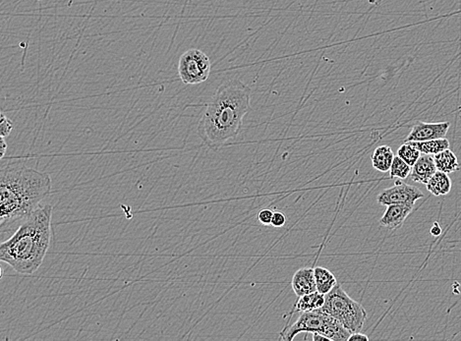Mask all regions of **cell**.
Instances as JSON below:
<instances>
[{
	"mask_svg": "<svg viewBox=\"0 0 461 341\" xmlns=\"http://www.w3.org/2000/svg\"><path fill=\"white\" fill-rule=\"evenodd\" d=\"M252 90L238 79L219 85L198 125V134L207 147L217 150L235 139L251 109Z\"/></svg>",
	"mask_w": 461,
	"mask_h": 341,
	"instance_id": "1",
	"label": "cell"
},
{
	"mask_svg": "<svg viewBox=\"0 0 461 341\" xmlns=\"http://www.w3.org/2000/svg\"><path fill=\"white\" fill-rule=\"evenodd\" d=\"M49 174L22 164H6L0 170V228L22 223L52 192Z\"/></svg>",
	"mask_w": 461,
	"mask_h": 341,
	"instance_id": "2",
	"label": "cell"
},
{
	"mask_svg": "<svg viewBox=\"0 0 461 341\" xmlns=\"http://www.w3.org/2000/svg\"><path fill=\"white\" fill-rule=\"evenodd\" d=\"M52 212V205L40 206L0 245V260L16 273L30 276L44 263L54 235Z\"/></svg>",
	"mask_w": 461,
	"mask_h": 341,
	"instance_id": "3",
	"label": "cell"
},
{
	"mask_svg": "<svg viewBox=\"0 0 461 341\" xmlns=\"http://www.w3.org/2000/svg\"><path fill=\"white\" fill-rule=\"evenodd\" d=\"M319 333L329 341H348L351 333L341 322L327 314L322 309L316 311L302 312L295 324L286 326L279 333L281 340L291 341L300 333Z\"/></svg>",
	"mask_w": 461,
	"mask_h": 341,
	"instance_id": "4",
	"label": "cell"
},
{
	"mask_svg": "<svg viewBox=\"0 0 461 341\" xmlns=\"http://www.w3.org/2000/svg\"><path fill=\"white\" fill-rule=\"evenodd\" d=\"M322 310L341 322L351 335L361 331L367 319L364 307L353 300L339 283L326 294Z\"/></svg>",
	"mask_w": 461,
	"mask_h": 341,
	"instance_id": "5",
	"label": "cell"
},
{
	"mask_svg": "<svg viewBox=\"0 0 461 341\" xmlns=\"http://www.w3.org/2000/svg\"><path fill=\"white\" fill-rule=\"evenodd\" d=\"M211 70V59L200 49H188L179 58V77L185 85H198L205 82L209 79Z\"/></svg>",
	"mask_w": 461,
	"mask_h": 341,
	"instance_id": "6",
	"label": "cell"
},
{
	"mask_svg": "<svg viewBox=\"0 0 461 341\" xmlns=\"http://www.w3.org/2000/svg\"><path fill=\"white\" fill-rule=\"evenodd\" d=\"M424 197L421 190L415 186L406 184V183L396 181L393 187L382 191L377 197V202L382 206H391V205H407L415 206L418 200Z\"/></svg>",
	"mask_w": 461,
	"mask_h": 341,
	"instance_id": "7",
	"label": "cell"
},
{
	"mask_svg": "<svg viewBox=\"0 0 461 341\" xmlns=\"http://www.w3.org/2000/svg\"><path fill=\"white\" fill-rule=\"evenodd\" d=\"M451 127L450 122L426 123L418 121L413 126L412 131L405 142H423L435 139H443L448 134Z\"/></svg>",
	"mask_w": 461,
	"mask_h": 341,
	"instance_id": "8",
	"label": "cell"
},
{
	"mask_svg": "<svg viewBox=\"0 0 461 341\" xmlns=\"http://www.w3.org/2000/svg\"><path fill=\"white\" fill-rule=\"evenodd\" d=\"M413 206L407 205H391L380 219V224L389 230H396L403 226L405 219L412 214Z\"/></svg>",
	"mask_w": 461,
	"mask_h": 341,
	"instance_id": "9",
	"label": "cell"
},
{
	"mask_svg": "<svg viewBox=\"0 0 461 341\" xmlns=\"http://www.w3.org/2000/svg\"><path fill=\"white\" fill-rule=\"evenodd\" d=\"M291 285L298 297L317 291L314 269L311 267H305L298 269L293 276Z\"/></svg>",
	"mask_w": 461,
	"mask_h": 341,
	"instance_id": "10",
	"label": "cell"
},
{
	"mask_svg": "<svg viewBox=\"0 0 461 341\" xmlns=\"http://www.w3.org/2000/svg\"><path fill=\"white\" fill-rule=\"evenodd\" d=\"M437 171L438 169L435 164L434 157H432L431 154H422L416 164L412 166L410 176L414 182L426 185Z\"/></svg>",
	"mask_w": 461,
	"mask_h": 341,
	"instance_id": "11",
	"label": "cell"
},
{
	"mask_svg": "<svg viewBox=\"0 0 461 341\" xmlns=\"http://www.w3.org/2000/svg\"><path fill=\"white\" fill-rule=\"evenodd\" d=\"M395 154L388 145H379L372 154L373 168L380 173H388L393 164Z\"/></svg>",
	"mask_w": 461,
	"mask_h": 341,
	"instance_id": "12",
	"label": "cell"
},
{
	"mask_svg": "<svg viewBox=\"0 0 461 341\" xmlns=\"http://www.w3.org/2000/svg\"><path fill=\"white\" fill-rule=\"evenodd\" d=\"M326 300V295L315 291V292L309 293V294L302 295L298 298L296 304L295 305V311L296 312H311L316 311V310L322 309Z\"/></svg>",
	"mask_w": 461,
	"mask_h": 341,
	"instance_id": "13",
	"label": "cell"
},
{
	"mask_svg": "<svg viewBox=\"0 0 461 341\" xmlns=\"http://www.w3.org/2000/svg\"><path fill=\"white\" fill-rule=\"evenodd\" d=\"M426 187L435 196H445L451 192L453 183L448 173L438 170L428 181Z\"/></svg>",
	"mask_w": 461,
	"mask_h": 341,
	"instance_id": "14",
	"label": "cell"
},
{
	"mask_svg": "<svg viewBox=\"0 0 461 341\" xmlns=\"http://www.w3.org/2000/svg\"><path fill=\"white\" fill-rule=\"evenodd\" d=\"M314 271L318 292L324 295L328 294L329 291L333 290L334 286L338 285V280L329 269L324 267H317Z\"/></svg>",
	"mask_w": 461,
	"mask_h": 341,
	"instance_id": "15",
	"label": "cell"
},
{
	"mask_svg": "<svg viewBox=\"0 0 461 341\" xmlns=\"http://www.w3.org/2000/svg\"><path fill=\"white\" fill-rule=\"evenodd\" d=\"M434 159L437 169L442 171V173H453L460 168L458 157H456L455 152L451 151L450 149H446L445 151L434 154Z\"/></svg>",
	"mask_w": 461,
	"mask_h": 341,
	"instance_id": "16",
	"label": "cell"
},
{
	"mask_svg": "<svg viewBox=\"0 0 461 341\" xmlns=\"http://www.w3.org/2000/svg\"><path fill=\"white\" fill-rule=\"evenodd\" d=\"M413 147L416 148L418 151L424 154H437L439 152L450 149V142L446 138L443 139H435L423 141V142H409Z\"/></svg>",
	"mask_w": 461,
	"mask_h": 341,
	"instance_id": "17",
	"label": "cell"
},
{
	"mask_svg": "<svg viewBox=\"0 0 461 341\" xmlns=\"http://www.w3.org/2000/svg\"><path fill=\"white\" fill-rule=\"evenodd\" d=\"M412 166L406 164L400 157L396 156L393 159V164L389 169L391 178H398V180H406L412 174Z\"/></svg>",
	"mask_w": 461,
	"mask_h": 341,
	"instance_id": "18",
	"label": "cell"
},
{
	"mask_svg": "<svg viewBox=\"0 0 461 341\" xmlns=\"http://www.w3.org/2000/svg\"><path fill=\"white\" fill-rule=\"evenodd\" d=\"M421 154V152L418 151L416 148L413 147L409 142L403 143L400 149L398 150V156L403 159L406 164H409L410 166H413L416 164Z\"/></svg>",
	"mask_w": 461,
	"mask_h": 341,
	"instance_id": "19",
	"label": "cell"
},
{
	"mask_svg": "<svg viewBox=\"0 0 461 341\" xmlns=\"http://www.w3.org/2000/svg\"><path fill=\"white\" fill-rule=\"evenodd\" d=\"M13 122L6 118V114L3 112H1V118H0V136L1 137H8L11 134L12 130H13Z\"/></svg>",
	"mask_w": 461,
	"mask_h": 341,
	"instance_id": "20",
	"label": "cell"
},
{
	"mask_svg": "<svg viewBox=\"0 0 461 341\" xmlns=\"http://www.w3.org/2000/svg\"><path fill=\"white\" fill-rule=\"evenodd\" d=\"M286 221H288V218H286V214L281 213V212H274L272 221V225L274 228H283L286 225Z\"/></svg>",
	"mask_w": 461,
	"mask_h": 341,
	"instance_id": "21",
	"label": "cell"
},
{
	"mask_svg": "<svg viewBox=\"0 0 461 341\" xmlns=\"http://www.w3.org/2000/svg\"><path fill=\"white\" fill-rule=\"evenodd\" d=\"M272 216H274V212L269 209H265L258 214V219L263 225H272Z\"/></svg>",
	"mask_w": 461,
	"mask_h": 341,
	"instance_id": "22",
	"label": "cell"
},
{
	"mask_svg": "<svg viewBox=\"0 0 461 341\" xmlns=\"http://www.w3.org/2000/svg\"><path fill=\"white\" fill-rule=\"evenodd\" d=\"M353 340L368 341L369 340V338H368L366 335H364V333H362L361 331H359V333H352V335L350 336V338H348V341H353Z\"/></svg>",
	"mask_w": 461,
	"mask_h": 341,
	"instance_id": "23",
	"label": "cell"
},
{
	"mask_svg": "<svg viewBox=\"0 0 461 341\" xmlns=\"http://www.w3.org/2000/svg\"><path fill=\"white\" fill-rule=\"evenodd\" d=\"M7 147L8 145H7L6 138L0 137V159H3L6 157Z\"/></svg>",
	"mask_w": 461,
	"mask_h": 341,
	"instance_id": "24",
	"label": "cell"
},
{
	"mask_svg": "<svg viewBox=\"0 0 461 341\" xmlns=\"http://www.w3.org/2000/svg\"><path fill=\"white\" fill-rule=\"evenodd\" d=\"M313 340L314 341H329L328 338H326V336L321 335V333H313Z\"/></svg>",
	"mask_w": 461,
	"mask_h": 341,
	"instance_id": "25",
	"label": "cell"
},
{
	"mask_svg": "<svg viewBox=\"0 0 461 341\" xmlns=\"http://www.w3.org/2000/svg\"><path fill=\"white\" fill-rule=\"evenodd\" d=\"M441 228H439L438 223H435L434 228L431 230L432 235L435 236H438L441 235Z\"/></svg>",
	"mask_w": 461,
	"mask_h": 341,
	"instance_id": "26",
	"label": "cell"
},
{
	"mask_svg": "<svg viewBox=\"0 0 461 341\" xmlns=\"http://www.w3.org/2000/svg\"><path fill=\"white\" fill-rule=\"evenodd\" d=\"M458 111H460V119H461V106L460 107V109H458Z\"/></svg>",
	"mask_w": 461,
	"mask_h": 341,
	"instance_id": "27",
	"label": "cell"
},
{
	"mask_svg": "<svg viewBox=\"0 0 461 341\" xmlns=\"http://www.w3.org/2000/svg\"><path fill=\"white\" fill-rule=\"evenodd\" d=\"M37 1H42V0H37Z\"/></svg>",
	"mask_w": 461,
	"mask_h": 341,
	"instance_id": "28",
	"label": "cell"
}]
</instances>
